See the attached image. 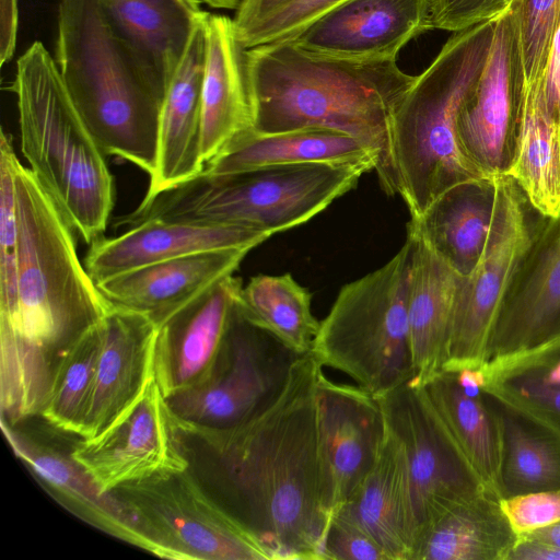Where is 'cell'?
I'll return each instance as SVG.
<instances>
[{
  "mask_svg": "<svg viewBox=\"0 0 560 560\" xmlns=\"http://www.w3.org/2000/svg\"><path fill=\"white\" fill-rule=\"evenodd\" d=\"M323 371L312 350L280 396L225 429L176 423L188 469L269 560H324L335 514L316 412Z\"/></svg>",
  "mask_w": 560,
  "mask_h": 560,
  "instance_id": "cell-1",
  "label": "cell"
},
{
  "mask_svg": "<svg viewBox=\"0 0 560 560\" xmlns=\"http://www.w3.org/2000/svg\"><path fill=\"white\" fill-rule=\"evenodd\" d=\"M18 305L0 317L1 421L40 416L62 362L113 307L77 254L70 221L30 167L13 163Z\"/></svg>",
  "mask_w": 560,
  "mask_h": 560,
  "instance_id": "cell-2",
  "label": "cell"
},
{
  "mask_svg": "<svg viewBox=\"0 0 560 560\" xmlns=\"http://www.w3.org/2000/svg\"><path fill=\"white\" fill-rule=\"evenodd\" d=\"M246 63L253 130L324 128L347 133L376 153L375 172L386 195H399L392 118L415 75L404 72L396 60L317 56L290 40L248 48Z\"/></svg>",
  "mask_w": 560,
  "mask_h": 560,
  "instance_id": "cell-3",
  "label": "cell"
},
{
  "mask_svg": "<svg viewBox=\"0 0 560 560\" xmlns=\"http://www.w3.org/2000/svg\"><path fill=\"white\" fill-rule=\"evenodd\" d=\"M55 60L75 109L104 153L150 176L165 88L116 28L101 0H60Z\"/></svg>",
  "mask_w": 560,
  "mask_h": 560,
  "instance_id": "cell-4",
  "label": "cell"
},
{
  "mask_svg": "<svg viewBox=\"0 0 560 560\" xmlns=\"http://www.w3.org/2000/svg\"><path fill=\"white\" fill-rule=\"evenodd\" d=\"M495 20L454 32L394 110L393 158L411 218L457 184L491 178L464 153L457 121L487 63Z\"/></svg>",
  "mask_w": 560,
  "mask_h": 560,
  "instance_id": "cell-5",
  "label": "cell"
},
{
  "mask_svg": "<svg viewBox=\"0 0 560 560\" xmlns=\"http://www.w3.org/2000/svg\"><path fill=\"white\" fill-rule=\"evenodd\" d=\"M16 96L21 151L82 240L103 236L114 208L106 154L75 109L55 58L40 42L20 56Z\"/></svg>",
  "mask_w": 560,
  "mask_h": 560,
  "instance_id": "cell-6",
  "label": "cell"
},
{
  "mask_svg": "<svg viewBox=\"0 0 560 560\" xmlns=\"http://www.w3.org/2000/svg\"><path fill=\"white\" fill-rule=\"evenodd\" d=\"M370 164L305 163L197 176L142 200L116 225L148 220L241 225L268 235L301 225L353 189Z\"/></svg>",
  "mask_w": 560,
  "mask_h": 560,
  "instance_id": "cell-7",
  "label": "cell"
},
{
  "mask_svg": "<svg viewBox=\"0 0 560 560\" xmlns=\"http://www.w3.org/2000/svg\"><path fill=\"white\" fill-rule=\"evenodd\" d=\"M412 238L384 266L341 288L312 352L375 397L415 376L408 323Z\"/></svg>",
  "mask_w": 560,
  "mask_h": 560,
  "instance_id": "cell-8",
  "label": "cell"
},
{
  "mask_svg": "<svg viewBox=\"0 0 560 560\" xmlns=\"http://www.w3.org/2000/svg\"><path fill=\"white\" fill-rule=\"evenodd\" d=\"M497 206L486 248L458 289L441 371L477 369L488 360L491 338L520 267L547 217L510 176L495 177Z\"/></svg>",
  "mask_w": 560,
  "mask_h": 560,
  "instance_id": "cell-9",
  "label": "cell"
},
{
  "mask_svg": "<svg viewBox=\"0 0 560 560\" xmlns=\"http://www.w3.org/2000/svg\"><path fill=\"white\" fill-rule=\"evenodd\" d=\"M302 355L249 319L237 295L210 373L199 384L165 397L166 402L180 424L206 429L240 424L280 396Z\"/></svg>",
  "mask_w": 560,
  "mask_h": 560,
  "instance_id": "cell-10",
  "label": "cell"
},
{
  "mask_svg": "<svg viewBox=\"0 0 560 560\" xmlns=\"http://www.w3.org/2000/svg\"><path fill=\"white\" fill-rule=\"evenodd\" d=\"M135 515L151 553L178 560H269L187 468L112 491Z\"/></svg>",
  "mask_w": 560,
  "mask_h": 560,
  "instance_id": "cell-11",
  "label": "cell"
},
{
  "mask_svg": "<svg viewBox=\"0 0 560 560\" xmlns=\"http://www.w3.org/2000/svg\"><path fill=\"white\" fill-rule=\"evenodd\" d=\"M376 399L387 431L401 444L406 456L416 523V548L436 517L456 502L485 489L470 470L422 385L409 381Z\"/></svg>",
  "mask_w": 560,
  "mask_h": 560,
  "instance_id": "cell-12",
  "label": "cell"
},
{
  "mask_svg": "<svg viewBox=\"0 0 560 560\" xmlns=\"http://www.w3.org/2000/svg\"><path fill=\"white\" fill-rule=\"evenodd\" d=\"M106 492L148 477L189 467L166 398L155 377L117 422L70 452Z\"/></svg>",
  "mask_w": 560,
  "mask_h": 560,
  "instance_id": "cell-13",
  "label": "cell"
},
{
  "mask_svg": "<svg viewBox=\"0 0 560 560\" xmlns=\"http://www.w3.org/2000/svg\"><path fill=\"white\" fill-rule=\"evenodd\" d=\"M521 83L511 8L495 20L490 54L457 121L460 147L488 177L505 174L514 152Z\"/></svg>",
  "mask_w": 560,
  "mask_h": 560,
  "instance_id": "cell-14",
  "label": "cell"
},
{
  "mask_svg": "<svg viewBox=\"0 0 560 560\" xmlns=\"http://www.w3.org/2000/svg\"><path fill=\"white\" fill-rule=\"evenodd\" d=\"M432 0H348L290 39L317 56L397 60L411 39L431 30Z\"/></svg>",
  "mask_w": 560,
  "mask_h": 560,
  "instance_id": "cell-15",
  "label": "cell"
},
{
  "mask_svg": "<svg viewBox=\"0 0 560 560\" xmlns=\"http://www.w3.org/2000/svg\"><path fill=\"white\" fill-rule=\"evenodd\" d=\"M316 412L322 457L337 511L376 462L386 424L375 396L359 385L332 382L324 371L316 385Z\"/></svg>",
  "mask_w": 560,
  "mask_h": 560,
  "instance_id": "cell-16",
  "label": "cell"
},
{
  "mask_svg": "<svg viewBox=\"0 0 560 560\" xmlns=\"http://www.w3.org/2000/svg\"><path fill=\"white\" fill-rule=\"evenodd\" d=\"M102 345L81 439L97 436L137 402L155 377L158 326L113 306L101 322Z\"/></svg>",
  "mask_w": 560,
  "mask_h": 560,
  "instance_id": "cell-17",
  "label": "cell"
},
{
  "mask_svg": "<svg viewBox=\"0 0 560 560\" xmlns=\"http://www.w3.org/2000/svg\"><path fill=\"white\" fill-rule=\"evenodd\" d=\"M557 337H560V213L545 219L520 267L498 318L488 360Z\"/></svg>",
  "mask_w": 560,
  "mask_h": 560,
  "instance_id": "cell-18",
  "label": "cell"
},
{
  "mask_svg": "<svg viewBox=\"0 0 560 560\" xmlns=\"http://www.w3.org/2000/svg\"><path fill=\"white\" fill-rule=\"evenodd\" d=\"M242 287L241 279L228 276L158 326L154 373L165 397L208 376Z\"/></svg>",
  "mask_w": 560,
  "mask_h": 560,
  "instance_id": "cell-19",
  "label": "cell"
},
{
  "mask_svg": "<svg viewBox=\"0 0 560 560\" xmlns=\"http://www.w3.org/2000/svg\"><path fill=\"white\" fill-rule=\"evenodd\" d=\"M261 231L225 224L148 220L115 237L90 244L83 265L95 283L154 262L217 249H253L269 238Z\"/></svg>",
  "mask_w": 560,
  "mask_h": 560,
  "instance_id": "cell-20",
  "label": "cell"
},
{
  "mask_svg": "<svg viewBox=\"0 0 560 560\" xmlns=\"http://www.w3.org/2000/svg\"><path fill=\"white\" fill-rule=\"evenodd\" d=\"M249 250L229 248L185 255L95 284L112 306L143 314L159 326L219 280L233 275Z\"/></svg>",
  "mask_w": 560,
  "mask_h": 560,
  "instance_id": "cell-21",
  "label": "cell"
},
{
  "mask_svg": "<svg viewBox=\"0 0 560 560\" xmlns=\"http://www.w3.org/2000/svg\"><path fill=\"white\" fill-rule=\"evenodd\" d=\"M203 28L201 160L206 166L231 141L254 129V110L247 75V48L237 37L233 19L207 12Z\"/></svg>",
  "mask_w": 560,
  "mask_h": 560,
  "instance_id": "cell-22",
  "label": "cell"
},
{
  "mask_svg": "<svg viewBox=\"0 0 560 560\" xmlns=\"http://www.w3.org/2000/svg\"><path fill=\"white\" fill-rule=\"evenodd\" d=\"M205 19V18H203ZM206 40L203 20L172 74L160 118L158 156L143 200L197 176L201 160V98Z\"/></svg>",
  "mask_w": 560,
  "mask_h": 560,
  "instance_id": "cell-23",
  "label": "cell"
},
{
  "mask_svg": "<svg viewBox=\"0 0 560 560\" xmlns=\"http://www.w3.org/2000/svg\"><path fill=\"white\" fill-rule=\"evenodd\" d=\"M15 455L63 508L95 528L151 553V545L128 506L103 491L71 453L65 454L1 422Z\"/></svg>",
  "mask_w": 560,
  "mask_h": 560,
  "instance_id": "cell-24",
  "label": "cell"
},
{
  "mask_svg": "<svg viewBox=\"0 0 560 560\" xmlns=\"http://www.w3.org/2000/svg\"><path fill=\"white\" fill-rule=\"evenodd\" d=\"M495 177L467 180L447 189L420 217L411 218L408 234L420 237L457 272L468 276L493 225Z\"/></svg>",
  "mask_w": 560,
  "mask_h": 560,
  "instance_id": "cell-25",
  "label": "cell"
},
{
  "mask_svg": "<svg viewBox=\"0 0 560 560\" xmlns=\"http://www.w3.org/2000/svg\"><path fill=\"white\" fill-rule=\"evenodd\" d=\"M339 509L381 545L389 560H412L416 523L407 462L387 429L373 467Z\"/></svg>",
  "mask_w": 560,
  "mask_h": 560,
  "instance_id": "cell-26",
  "label": "cell"
},
{
  "mask_svg": "<svg viewBox=\"0 0 560 560\" xmlns=\"http://www.w3.org/2000/svg\"><path fill=\"white\" fill-rule=\"evenodd\" d=\"M412 238L408 323L415 376L423 385L441 371L458 289L464 276L420 237Z\"/></svg>",
  "mask_w": 560,
  "mask_h": 560,
  "instance_id": "cell-27",
  "label": "cell"
},
{
  "mask_svg": "<svg viewBox=\"0 0 560 560\" xmlns=\"http://www.w3.org/2000/svg\"><path fill=\"white\" fill-rule=\"evenodd\" d=\"M332 163L377 165L376 153L347 133L303 128L277 133L249 130L231 141L210 160L203 172L222 175L264 166Z\"/></svg>",
  "mask_w": 560,
  "mask_h": 560,
  "instance_id": "cell-28",
  "label": "cell"
},
{
  "mask_svg": "<svg viewBox=\"0 0 560 560\" xmlns=\"http://www.w3.org/2000/svg\"><path fill=\"white\" fill-rule=\"evenodd\" d=\"M422 386L481 487L502 499V431L497 402L485 390L466 393L454 372L440 371Z\"/></svg>",
  "mask_w": 560,
  "mask_h": 560,
  "instance_id": "cell-29",
  "label": "cell"
},
{
  "mask_svg": "<svg viewBox=\"0 0 560 560\" xmlns=\"http://www.w3.org/2000/svg\"><path fill=\"white\" fill-rule=\"evenodd\" d=\"M151 73L166 85L206 11L186 0H101Z\"/></svg>",
  "mask_w": 560,
  "mask_h": 560,
  "instance_id": "cell-30",
  "label": "cell"
},
{
  "mask_svg": "<svg viewBox=\"0 0 560 560\" xmlns=\"http://www.w3.org/2000/svg\"><path fill=\"white\" fill-rule=\"evenodd\" d=\"M505 175L540 214L560 213V120L548 106L545 82L521 88L514 152Z\"/></svg>",
  "mask_w": 560,
  "mask_h": 560,
  "instance_id": "cell-31",
  "label": "cell"
},
{
  "mask_svg": "<svg viewBox=\"0 0 560 560\" xmlns=\"http://www.w3.org/2000/svg\"><path fill=\"white\" fill-rule=\"evenodd\" d=\"M500 500L480 490L450 506L422 534L412 560H506L517 536Z\"/></svg>",
  "mask_w": 560,
  "mask_h": 560,
  "instance_id": "cell-32",
  "label": "cell"
},
{
  "mask_svg": "<svg viewBox=\"0 0 560 560\" xmlns=\"http://www.w3.org/2000/svg\"><path fill=\"white\" fill-rule=\"evenodd\" d=\"M481 368L487 395L560 439V337Z\"/></svg>",
  "mask_w": 560,
  "mask_h": 560,
  "instance_id": "cell-33",
  "label": "cell"
},
{
  "mask_svg": "<svg viewBox=\"0 0 560 560\" xmlns=\"http://www.w3.org/2000/svg\"><path fill=\"white\" fill-rule=\"evenodd\" d=\"M497 406L502 431L503 498L559 490L560 439L499 402Z\"/></svg>",
  "mask_w": 560,
  "mask_h": 560,
  "instance_id": "cell-34",
  "label": "cell"
},
{
  "mask_svg": "<svg viewBox=\"0 0 560 560\" xmlns=\"http://www.w3.org/2000/svg\"><path fill=\"white\" fill-rule=\"evenodd\" d=\"M312 295L290 273L259 275L242 287L238 303L257 325L304 354L312 350L320 322L312 313Z\"/></svg>",
  "mask_w": 560,
  "mask_h": 560,
  "instance_id": "cell-35",
  "label": "cell"
},
{
  "mask_svg": "<svg viewBox=\"0 0 560 560\" xmlns=\"http://www.w3.org/2000/svg\"><path fill=\"white\" fill-rule=\"evenodd\" d=\"M101 322L80 339L62 362L40 413L55 428L80 438L101 351Z\"/></svg>",
  "mask_w": 560,
  "mask_h": 560,
  "instance_id": "cell-36",
  "label": "cell"
},
{
  "mask_svg": "<svg viewBox=\"0 0 560 560\" xmlns=\"http://www.w3.org/2000/svg\"><path fill=\"white\" fill-rule=\"evenodd\" d=\"M510 8L521 88L545 82L560 28V0H513Z\"/></svg>",
  "mask_w": 560,
  "mask_h": 560,
  "instance_id": "cell-37",
  "label": "cell"
},
{
  "mask_svg": "<svg viewBox=\"0 0 560 560\" xmlns=\"http://www.w3.org/2000/svg\"><path fill=\"white\" fill-rule=\"evenodd\" d=\"M12 138L0 136V317L11 315L18 305V218Z\"/></svg>",
  "mask_w": 560,
  "mask_h": 560,
  "instance_id": "cell-38",
  "label": "cell"
},
{
  "mask_svg": "<svg viewBox=\"0 0 560 560\" xmlns=\"http://www.w3.org/2000/svg\"><path fill=\"white\" fill-rule=\"evenodd\" d=\"M346 1L348 0H292L237 34V37L247 49L290 40L323 14Z\"/></svg>",
  "mask_w": 560,
  "mask_h": 560,
  "instance_id": "cell-39",
  "label": "cell"
},
{
  "mask_svg": "<svg viewBox=\"0 0 560 560\" xmlns=\"http://www.w3.org/2000/svg\"><path fill=\"white\" fill-rule=\"evenodd\" d=\"M325 559L389 560L381 545L340 509L332 515L327 530Z\"/></svg>",
  "mask_w": 560,
  "mask_h": 560,
  "instance_id": "cell-40",
  "label": "cell"
},
{
  "mask_svg": "<svg viewBox=\"0 0 560 560\" xmlns=\"http://www.w3.org/2000/svg\"><path fill=\"white\" fill-rule=\"evenodd\" d=\"M500 502L517 537L560 521V489L511 495Z\"/></svg>",
  "mask_w": 560,
  "mask_h": 560,
  "instance_id": "cell-41",
  "label": "cell"
},
{
  "mask_svg": "<svg viewBox=\"0 0 560 560\" xmlns=\"http://www.w3.org/2000/svg\"><path fill=\"white\" fill-rule=\"evenodd\" d=\"M513 0H432L431 30L458 32L497 19Z\"/></svg>",
  "mask_w": 560,
  "mask_h": 560,
  "instance_id": "cell-42",
  "label": "cell"
},
{
  "mask_svg": "<svg viewBox=\"0 0 560 560\" xmlns=\"http://www.w3.org/2000/svg\"><path fill=\"white\" fill-rule=\"evenodd\" d=\"M292 0H241L233 19L236 34H241Z\"/></svg>",
  "mask_w": 560,
  "mask_h": 560,
  "instance_id": "cell-43",
  "label": "cell"
},
{
  "mask_svg": "<svg viewBox=\"0 0 560 560\" xmlns=\"http://www.w3.org/2000/svg\"><path fill=\"white\" fill-rule=\"evenodd\" d=\"M506 560H560V548L527 537H517Z\"/></svg>",
  "mask_w": 560,
  "mask_h": 560,
  "instance_id": "cell-44",
  "label": "cell"
},
{
  "mask_svg": "<svg viewBox=\"0 0 560 560\" xmlns=\"http://www.w3.org/2000/svg\"><path fill=\"white\" fill-rule=\"evenodd\" d=\"M18 30L16 0H1V65L10 60L14 52Z\"/></svg>",
  "mask_w": 560,
  "mask_h": 560,
  "instance_id": "cell-45",
  "label": "cell"
},
{
  "mask_svg": "<svg viewBox=\"0 0 560 560\" xmlns=\"http://www.w3.org/2000/svg\"><path fill=\"white\" fill-rule=\"evenodd\" d=\"M520 537L536 539L560 548V521L550 526L534 530Z\"/></svg>",
  "mask_w": 560,
  "mask_h": 560,
  "instance_id": "cell-46",
  "label": "cell"
},
{
  "mask_svg": "<svg viewBox=\"0 0 560 560\" xmlns=\"http://www.w3.org/2000/svg\"><path fill=\"white\" fill-rule=\"evenodd\" d=\"M200 2L206 3L209 7L215 8V9H228V10H235L241 0H199Z\"/></svg>",
  "mask_w": 560,
  "mask_h": 560,
  "instance_id": "cell-47",
  "label": "cell"
},
{
  "mask_svg": "<svg viewBox=\"0 0 560 560\" xmlns=\"http://www.w3.org/2000/svg\"><path fill=\"white\" fill-rule=\"evenodd\" d=\"M186 1H188V2H190V3H195V4H200V1H199V0H186Z\"/></svg>",
  "mask_w": 560,
  "mask_h": 560,
  "instance_id": "cell-48",
  "label": "cell"
}]
</instances>
